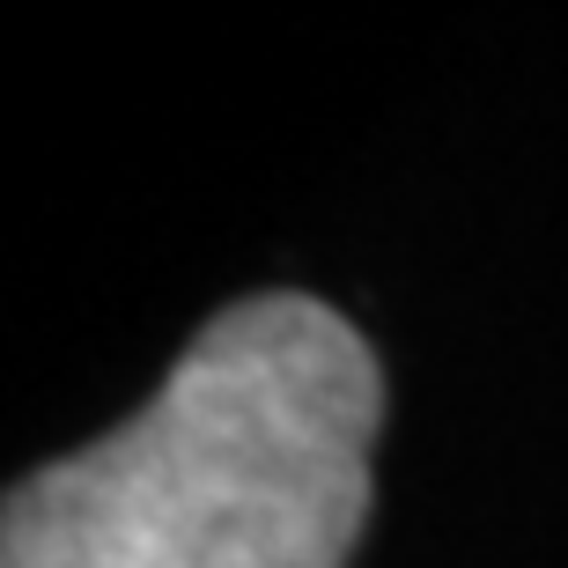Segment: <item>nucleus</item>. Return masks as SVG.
Masks as SVG:
<instances>
[{
  "instance_id": "obj_1",
  "label": "nucleus",
  "mask_w": 568,
  "mask_h": 568,
  "mask_svg": "<svg viewBox=\"0 0 568 568\" xmlns=\"http://www.w3.org/2000/svg\"><path fill=\"white\" fill-rule=\"evenodd\" d=\"M384 369L317 295L200 325L133 422L8 487L0 568H347Z\"/></svg>"
}]
</instances>
